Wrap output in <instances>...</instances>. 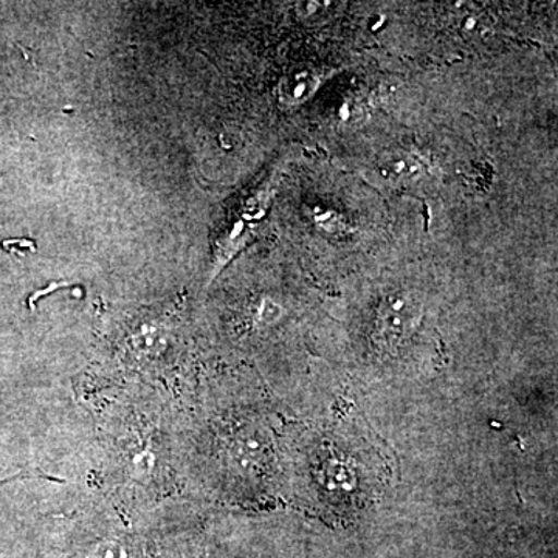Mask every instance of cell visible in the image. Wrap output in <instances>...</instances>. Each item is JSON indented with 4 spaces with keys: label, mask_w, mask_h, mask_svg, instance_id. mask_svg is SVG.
<instances>
[]
</instances>
